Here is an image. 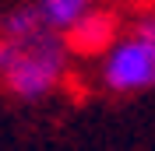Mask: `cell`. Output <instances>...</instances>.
<instances>
[{"label":"cell","mask_w":155,"mask_h":151,"mask_svg":"<svg viewBox=\"0 0 155 151\" xmlns=\"http://www.w3.org/2000/svg\"><path fill=\"white\" fill-rule=\"evenodd\" d=\"M67 46L53 28L32 35H0V85L21 102H42L67 74Z\"/></svg>","instance_id":"1"},{"label":"cell","mask_w":155,"mask_h":151,"mask_svg":"<svg viewBox=\"0 0 155 151\" xmlns=\"http://www.w3.org/2000/svg\"><path fill=\"white\" fill-rule=\"evenodd\" d=\"M99 81L113 95H137L155 88V46L141 35H124L99 56Z\"/></svg>","instance_id":"2"},{"label":"cell","mask_w":155,"mask_h":151,"mask_svg":"<svg viewBox=\"0 0 155 151\" xmlns=\"http://www.w3.org/2000/svg\"><path fill=\"white\" fill-rule=\"evenodd\" d=\"M130 32H134V35H141L145 42H152V46H155V11H152V14H145V18H137Z\"/></svg>","instance_id":"5"},{"label":"cell","mask_w":155,"mask_h":151,"mask_svg":"<svg viewBox=\"0 0 155 151\" xmlns=\"http://www.w3.org/2000/svg\"><path fill=\"white\" fill-rule=\"evenodd\" d=\"M113 42H116V18L106 14V11H95V7L71 32H64L67 53H78V56H102Z\"/></svg>","instance_id":"3"},{"label":"cell","mask_w":155,"mask_h":151,"mask_svg":"<svg viewBox=\"0 0 155 151\" xmlns=\"http://www.w3.org/2000/svg\"><path fill=\"white\" fill-rule=\"evenodd\" d=\"M35 7H39V14H42V21L49 28L64 35L92 11V0H35Z\"/></svg>","instance_id":"4"}]
</instances>
